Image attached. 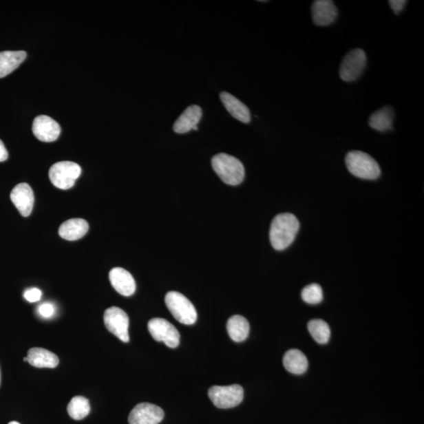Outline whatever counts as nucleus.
I'll list each match as a JSON object with an SVG mask.
<instances>
[{"label":"nucleus","instance_id":"obj_1","mask_svg":"<svg viewBox=\"0 0 424 424\" xmlns=\"http://www.w3.org/2000/svg\"><path fill=\"white\" fill-rule=\"evenodd\" d=\"M299 230L297 218L291 213L277 215L272 221L270 240L273 248L286 249L293 244Z\"/></svg>","mask_w":424,"mask_h":424},{"label":"nucleus","instance_id":"obj_2","mask_svg":"<svg viewBox=\"0 0 424 424\" xmlns=\"http://www.w3.org/2000/svg\"><path fill=\"white\" fill-rule=\"evenodd\" d=\"M211 165L216 174L228 185L237 186L244 178V167L241 161L233 156L219 153L211 160Z\"/></svg>","mask_w":424,"mask_h":424},{"label":"nucleus","instance_id":"obj_3","mask_svg":"<svg viewBox=\"0 0 424 424\" xmlns=\"http://www.w3.org/2000/svg\"><path fill=\"white\" fill-rule=\"evenodd\" d=\"M345 162L351 174L362 180H375L381 176L377 160L366 153L351 151L346 156Z\"/></svg>","mask_w":424,"mask_h":424},{"label":"nucleus","instance_id":"obj_4","mask_svg":"<svg viewBox=\"0 0 424 424\" xmlns=\"http://www.w3.org/2000/svg\"><path fill=\"white\" fill-rule=\"evenodd\" d=\"M165 304L173 317L183 325L192 326L197 321L196 309L191 301L182 293L169 292L166 295Z\"/></svg>","mask_w":424,"mask_h":424},{"label":"nucleus","instance_id":"obj_5","mask_svg":"<svg viewBox=\"0 0 424 424\" xmlns=\"http://www.w3.org/2000/svg\"><path fill=\"white\" fill-rule=\"evenodd\" d=\"M81 174V167L72 161H61L52 166L49 177L53 185L61 189H69Z\"/></svg>","mask_w":424,"mask_h":424},{"label":"nucleus","instance_id":"obj_6","mask_svg":"<svg viewBox=\"0 0 424 424\" xmlns=\"http://www.w3.org/2000/svg\"><path fill=\"white\" fill-rule=\"evenodd\" d=\"M209 396L217 408L231 409L242 403L244 389L238 384L231 386H214L209 389Z\"/></svg>","mask_w":424,"mask_h":424},{"label":"nucleus","instance_id":"obj_7","mask_svg":"<svg viewBox=\"0 0 424 424\" xmlns=\"http://www.w3.org/2000/svg\"><path fill=\"white\" fill-rule=\"evenodd\" d=\"M366 54L362 49H354L345 56L340 65L339 76L346 82L359 79L366 66Z\"/></svg>","mask_w":424,"mask_h":424},{"label":"nucleus","instance_id":"obj_8","mask_svg":"<svg viewBox=\"0 0 424 424\" xmlns=\"http://www.w3.org/2000/svg\"><path fill=\"white\" fill-rule=\"evenodd\" d=\"M104 323L106 328L122 342H129V317L125 310L112 306L105 312Z\"/></svg>","mask_w":424,"mask_h":424},{"label":"nucleus","instance_id":"obj_9","mask_svg":"<svg viewBox=\"0 0 424 424\" xmlns=\"http://www.w3.org/2000/svg\"><path fill=\"white\" fill-rule=\"evenodd\" d=\"M148 329L156 341L164 342L170 348H176L180 345V332L164 318H153L149 321Z\"/></svg>","mask_w":424,"mask_h":424},{"label":"nucleus","instance_id":"obj_10","mask_svg":"<svg viewBox=\"0 0 424 424\" xmlns=\"http://www.w3.org/2000/svg\"><path fill=\"white\" fill-rule=\"evenodd\" d=\"M165 412L159 406L147 403L137 405L130 412V424H159L163 421Z\"/></svg>","mask_w":424,"mask_h":424},{"label":"nucleus","instance_id":"obj_11","mask_svg":"<svg viewBox=\"0 0 424 424\" xmlns=\"http://www.w3.org/2000/svg\"><path fill=\"white\" fill-rule=\"evenodd\" d=\"M32 132L39 140L52 142L59 138L61 127L52 117L41 115L36 117L32 125Z\"/></svg>","mask_w":424,"mask_h":424},{"label":"nucleus","instance_id":"obj_12","mask_svg":"<svg viewBox=\"0 0 424 424\" xmlns=\"http://www.w3.org/2000/svg\"><path fill=\"white\" fill-rule=\"evenodd\" d=\"M10 199L22 216L28 217L31 215L35 197L29 184L20 183L17 185L11 191Z\"/></svg>","mask_w":424,"mask_h":424},{"label":"nucleus","instance_id":"obj_13","mask_svg":"<svg viewBox=\"0 0 424 424\" xmlns=\"http://www.w3.org/2000/svg\"><path fill=\"white\" fill-rule=\"evenodd\" d=\"M312 18L318 26H326L333 23L338 15L336 5L331 0H317L311 8Z\"/></svg>","mask_w":424,"mask_h":424},{"label":"nucleus","instance_id":"obj_14","mask_svg":"<svg viewBox=\"0 0 424 424\" xmlns=\"http://www.w3.org/2000/svg\"><path fill=\"white\" fill-rule=\"evenodd\" d=\"M109 281L116 291L124 297H131L136 293V283L131 273L120 267L109 272Z\"/></svg>","mask_w":424,"mask_h":424},{"label":"nucleus","instance_id":"obj_15","mask_svg":"<svg viewBox=\"0 0 424 424\" xmlns=\"http://www.w3.org/2000/svg\"><path fill=\"white\" fill-rule=\"evenodd\" d=\"M202 117V109L197 105L189 106L176 121L173 130L178 134H185L193 130Z\"/></svg>","mask_w":424,"mask_h":424},{"label":"nucleus","instance_id":"obj_16","mask_svg":"<svg viewBox=\"0 0 424 424\" xmlns=\"http://www.w3.org/2000/svg\"><path fill=\"white\" fill-rule=\"evenodd\" d=\"M220 98L227 109L229 113L231 114L234 118L248 124L251 121V114L248 108L243 103L240 101L236 97L232 96L231 94L223 92L220 94Z\"/></svg>","mask_w":424,"mask_h":424},{"label":"nucleus","instance_id":"obj_17","mask_svg":"<svg viewBox=\"0 0 424 424\" xmlns=\"http://www.w3.org/2000/svg\"><path fill=\"white\" fill-rule=\"evenodd\" d=\"M89 230L88 222L83 219H72L61 225L59 230L61 238L67 241H77L85 237Z\"/></svg>","mask_w":424,"mask_h":424},{"label":"nucleus","instance_id":"obj_18","mask_svg":"<svg viewBox=\"0 0 424 424\" xmlns=\"http://www.w3.org/2000/svg\"><path fill=\"white\" fill-rule=\"evenodd\" d=\"M28 362L36 368L54 369L59 363L58 356L43 348H32L28 352Z\"/></svg>","mask_w":424,"mask_h":424},{"label":"nucleus","instance_id":"obj_19","mask_svg":"<svg viewBox=\"0 0 424 424\" xmlns=\"http://www.w3.org/2000/svg\"><path fill=\"white\" fill-rule=\"evenodd\" d=\"M283 364L288 372L295 375H302L308 369V359L302 351L297 349L287 351L284 356Z\"/></svg>","mask_w":424,"mask_h":424},{"label":"nucleus","instance_id":"obj_20","mask_svg":"<svg viewBox=\"0 0 424 424\" xmlns=\"http://www.w3.org/2000/svg\"><path fill=\"white\" fill-rule=\"evenodd\" d=\"M226 329L229 336L234 342H242L249 335L250 326L246 318L241 315H234L228 320Z\"/></svg>","mask_w":424,"mask_h":424},{"label":"nucleus","instance_id":"obj_21","mask_svg":"<svg viewBox=\"0 0 424 424\" xmlns=\"http://www.w3.org/2000/svg\"><path fill=\"white\" fill-rule=\"evenodd\" d=\"M27 57V53L20 52H0V78L8 76L18 69Z\"/></svg>","mask_w":424,"mask_h":424},{"label":"nucleus","instance_id":"obj_22","mask_svg":"<svg viewBox=\"0 0 424 424\" xmlns=\"http://www.w3.org/2000/svg\"><path fill=\"white\" fill-rule=\"evenodd\" d=\"M394 117V109L390 106H385L370 116L369 125L374 130L386 131L392 129Z\"/></svg>","mask_w":424,"mask_h":424},{"label":"nucleus","instance_id":"obj_23","mask_svg":"<svg viewBox=\"0 0 424 424\" xmlns=\"http://www.w3.org/2000/svg\"><path fill=\"white\" fill-rule=\"evenodd\" d=\"M67 411L72 419L81 421L90 414L91 405L87 399L82 396H76L70 401Z\"/></svg>","mask_w":424,"mask_h":424},{"label":"nucleus","instance_id":"obj_24","mask_svg":"<svg viewBox=\"0 0 424 424\" xmlns=\"http://www.w3.org/2000/svg\"><path fill=\"white\" fill-rule=\"evenodd\" d=\"M308 330L311 337L319 344H326L331 337V330L328 324L321 319L311 320L308 323Z\"/></svg>","mask_w":424,"mask_h":424},{"label":"nucleus","instance_id":"obj_25","mask_svg":"<svg viewBox=\"0 0 424 424\" xmlns=\"http://www.w3.org/2000/svg\"><path fill=\"white\" fill-rule=\"evenodd\" d=\"M301 297L306 304L312 305L320 304L323 299L322 288L319 284H310L304 288Z\"/></svg>","mask_w":424,"mask_h":424},{"label":"nucleus","instance_id":"obj_26","mask_svg":"<svg viewBox=\"0 0 424 424\" xmlns=\"http://www.w3.org/2000/svg\"><path fill=\"white\" fill-rule=\"evenodd\" d=\"M24 297L30 303H36L42 297L41 290L37 288H31L25 290Z\"/></svg>","mask_w":424,"mask_h":424},{"label":"nucleus","instance_id":"obj_27","mask_svg":"<svg viewBox=\"0 0 424 424\" xmlns=\"http://www.w3.org/2000/svg\"><path fill=\"white\" fill-rule=\"evenodd\" d=\"M39 314L44 318L52 317L54 315L55 308L53 304L44 303L39 306Z\"/></svg>","mask_w":424,"mask_h":424},{"label":"nucleus","instance_id":"obj_28","mask_svg":"<svg viewBox=\"0 0 424 424\" xmlns=\"http://www.w3.org/2000/svg\"><path fill=\"white\" fill-rule=\"evenodd\" d=\"M389 3L394 14H399L404 10L407 1L405 0H390Z\"/></svg>","mask_w":424,"mask_h":424},{"label":"nucleus","instance_id":"obj_29","mask_svg":"<svg viewBox=\"0 0 424 424\" xmlns=\"http://www.w3.org/2000/svg\"><path fill=\"white\" fill-rule=\"evenodd\" d=\"M8 152L6 149L3 142L0 140V162H3L8 159Z\"/></svg>","mask_w":424,"mask_h":424},{"label":"nucleus","instance_id":"obj_30","mask_svg":"<svg viewBox=\"0 0 424 424\" xmlns=\"http://www.w3.org/2000/svg\"><path fill=\"white\" fill-rule=\"evenodd\" d=\"M8 424H20V423L19 422L12 421V422H10Z\"/></svg>","mask_w":424,"mask_h":424},{"label":"nucleus","instance_id":"obj_31","mask_svg":"<svg viewBox=\"0 0 424 424\" xmlns=\"http://www.w3.org/2000/svg\"><path fill=\"white\" fill-rule=\"evenodd\" d=\"M23 361H28L27 357H25V358H24Z\"/></svg>","mask_w":424,"mask_h":424}]
</instances>
